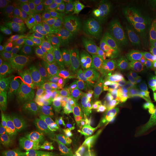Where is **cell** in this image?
Listing matches in <instances>:
<instances>
[{
  "label": "cell",
  "mask_w": 156,
  "mask_h": 156,
  "mask_svg": "<svg viewBox=\"0 0 156 156\" xmlns=\"http://www.w3.org/2000/svg\"><path fill=\"white\" fill-rule=\"evenodd\" d=\"M11 63L39 81L56 83L65 76L62 64L54 63L25 52L12 56Z\"/></svg>",
  "instance_id": "6da1fadb"
},
{
  "label": "cell",
  "mask_w": 156,
  "mask_h": 156,
  "mask_svg": "<svg viewBox=\"0 0 156 156\" xmlns=\"http://www.w3.org/2000/svg\"><path fill=\"white\" fill-rule=\"evenodd\" d=\"M78 149L70 140L41 135L20 153L22 156H74Z\"/></svg>",
  "instance_id": "7a4b0ae2"
},
{
  "label": "cell",
  "mask_w": 156,
  "mask_h": 156,
  "mask_svg": "<svg viewBox=\"0 0 156 156\" xmlns=\"http://www.w3.org/2000/svg\"><path fill=\"white\" fill-rule=\"evenodd\" d=\"M37 18L32 12H23L7 23V32L15 44L25 52L34 44V28Z\"/></svg>",
  "instance_id": "3957f363"
},
{
  "label": "cell",
  "mask_w": 156,
  "mask_h": 156,
  "mask_svg": "<svg viewBox=\"0 0 156 156\" xmlns=\"http://www.w3.org/2000/svg\"><path fill=\"white\" fill-rule=\"evenodd\" d=\"M87 80H92L112 90H124L129 86L123 85L114 78L108 69L106 60L102 59H93L80 72L76 74L72 83L77 84Z\"/></svg>",
  "instance_id": "277c9868"
},
{
  "label": "cell",
  "mask_w": 156,
  "mask_h": 156,
  "mask_svg": "<svg viewBox=\"0 0 156 156\" xmlns=\"http://www.w3.org/2000/svg\"><path fill=\"white\" fill-rule=\"evenodd\" d=\"M133 85L143 83L153 72L156 70V44L152 40L141 45L136 59L128 66Z\"/></svg>",
  "instance_id": "5b68a950"
},
{
  "label": "cell",
  "mask_w": 156,
  "mask_h": 156,
  "mask_svg": "<svg viewBox=\"0 0 156 156\" xmlns=\"http://www.w3.org/2000/svg\"><path fill=\"white\" fill-rule=\"evenodd\" d=\"M118 102L125 108L134 119H148L153 114L147 95L134 85L121 90Z\"/></svg>",
  "instance_id": "8992f818"
},
{
  "label": "cell",
  "mask_w": 156,
  "mask_h": 156,
  "mask_svg": "<svg viewBox=\"0 0 156 156\" xmlns=\"http://www.w3.org/2000/svg\"><path fill=\"white\" fill-rule=\"evenodd\" d=\"M62 57L72 73L77 74L93 57L83 38H73L61 53Z\"/></svg>",
  "instance_id": "52a82bcc"
},
{
  "label": "cell",
  "mask_w": 156,
  "mask_h": 156,
  "mask_svg": "<svg viewBox=\"0 0 156 156\" xmlns=\"http://www.w3.org/2000/svg\"><path fill=\"white\" fill-rule=\"evenodd\" d=\"M83 123L80 117L62 112L49 129L51 136L63 140H71L83 132Z\"/></svg>",
  "instance_id": "ba28073f"
},
{
  "label": "cell",
  "mask_w": 156,
  "mask_h": 156,
  "mask_svg": "<svg viewBox=\"0 0 156 156\" xmlns=\"http://www.w3.org/2000/svg\"><path fill=\"white\" fill-rule=\"evenodd\" d=\"M134 134L140 156H156L155 134L148 119L135 120Z\"/></svg>",
  "instance_id": "9c48e42d"
},
{
  "label": "cell",
  "mask_w": 156,
  "mask_h": 156,
  "mask_svg": "<svg viewBox=\"0 0 156 156\" xmlns=\"http://www.w3.org/2000/svg\"><path fill=\"white\" fill-rule=\"evenodd\" d=\"M108 150L118 156L139 155L134 130L117 132L113 135Z\"/></svg>",
  "instance_id": "30bf717a"
},
{
  "label": "cell",
  "mask_w": 156,
  "mask_h": 156,
  "mask_svg": "<svg viewBox=\"0 0 156 156\" xmlns=\"http://www.w3.org/2000/svg\"><path fill=\"white\" fill-rule=\"evenodd\" d=\"M46 17L73 38H83L85 36L80 32L70 11L69 7H52L46 13Z\"/></svg>",
  "instance_id": "8fae6325"
},
{
  "label": "cell",
  "mask_w": 156,
  "mask_h": 156,
  "mask_svg": "<svg viewBox=\"0 0 156 156\" xmlns=\"http://www.w3.org/2000/svg\"><path fill=\"white\" fill-rule=\"evenodd\" d=\"M103 112L116 123L119 131L134 130L135 119L118 101H107Z\"/></svg>",
  "instance_id": "7c38bea8"
},
{
  "label": "cell",
  "mask_w": 156,
  "mask_h": 156,
  "mask_svg": "<svg viewBox=\"0 0 156 156\" xmlns=\"http://www.w3.org/2000/svg\"><path fill=\"white\" fill-rule=\"evenodd\" d=\"M69 90L70 87L39 86L34 87V88L29 89L24 93V95L20 98L19 103L21 105L30 106L52 95H64V96L67 95Z\"/></svg>",
  "instance_id": "4fadbf2b"
},
{
  "label": "cell",
  "mask_w": 156,
  "mask_h": 156,
  "mask_svg": "<svg viewBox=\"0 0 156 156\" xmlns=\"http://www.w3.org/2000/svg\"><path fill=\"white\" fill-rule=\"evenodd\" d=\"M1 136L3 143L19 153L30 145L38 137L11 126L1 132Z\"/></svg>",
  "instance_id": "5bb4252c"
},
{
  "label": "cell",
  "mask_w": 156,
  "mask_h": 156,
  "mask_svg": "<svg viewBox=\"0 0 156 156\" xmlns=\"http://www.w3.org/2000/svg\"><path fill=\"white\" fill-rule=\"evenodd\" d=\"M67 95L77 98L89 113L95 115H98L103 112L108 101L102 97L89 94L72 87H70V90Z\"/></svg>",
  "instance_id": "9a60e30c"
},
{
  "label": "cell",
  "mask_w": 156,
  "mask_h": 156,
  "mask_svg": "<svg viewBox=\"0 0 156 156\" xmlns=\"http://www.w3.org/2000/svg\"><path fill=\"white\" fill-rule=\"evenodd\" d=\"M86 129L93 142L99 145L108 147L113 135L97 117L87 121Z\"/></svg>",
  "instance_id": "2e32d148"
},
{
  "label": "cell",
  "mask_w": 156,
  "mask_h": 156,
  "mask_svg": "<svg viewBox=\"0 0 156 156\" xmlns=\"http://www.w3.org/2000/svg\"><path fill=\"white\" fill-rule=\"evenodd\" d=\"M0 75L7 83L16 87L28 86L30 83L28 75L24 71L7 64H1Z\"/></svg>",
  "instance_id": "e0dca14e"
},
{
  "label": "cell",
  "mask_w": 156,
  "mask_h": 156,
  "mask_svg": "<svg viewBox=\"0 0 156 156\" xmlns=\"http://www.w3.org/2000/svg\"><path fill=\"white\" fill-rule=\"evenodd\" d=\"M69 9L78 30L85 36V38L90 35H93L90 26V15L81 1H73Z\"/></svg>",
  "instance_id": "ac0fdd59"
},
{
  "label": "cell",
  "mask_w": 156,
  "mask_h": 156,
  "mask_svg": "<svg viewBox=\"0 0 156 156\" xmlns=\"http://www.w3.org/2000/svg\"><path fill=\"white\" fill-rule=\"evenodd\" d=\"M106 62L112 75L118 81L124 85H133V82L129 72L128 67L124 64L117 60L112 54L106 52Z\"/></svg>",
  "instance_id": "d6986e66"
},
{
  "label": "cell",
  "mask_w": 156,
  "mask_h": 156,
  "mask_svg": "<svg viewBox=\"0 0 156 156\" xmlns=\"http://www.w3.org/2000/svg\"><path fill=\"white\" fill-rule=\"evenodd\" d=\"M25 53L44 58L56 64H62L59 53L50 44L43 42H34L31 47Z\"/></svg>",
  "instance_id": "ffe728a7"
},
{
  "label": "cell",
  "mask_w": 156,
  "mask_h": 156,
  "mask_svg": "<svg viewBox=\"0 0 156 156\" xmlns=\"http://www.w3.org/2000/svg\"><path fill=\"white\" fill-rule=\"evenodd\" d=\"M118 28L124 33L129 44L141 46L152 40L155 41L154 36H152L139 25H122Z\"/></svg>",
  "instance_id": "44dd1931"
},
{
  "label": "cell",
  "mask_w": 156,
  "mask_h": 156,
  "mask_svg": "<svg viewBox=\"0 0 156 156\" xmlns=\"http://www.w3.org/2000/svg\"><path fill=\"white\" fill-rule=\"evenodd\" d=\"M106 52L112 53L129 44L127 38L119 28H114L106 35L104 38Z\"/></svg>",
  "instance_id": "7402d4cb"
},
{
  "label": "cell",
  "mask_w": 156,
  "mask_h": 156,
  "mask_svg": "<svg viewBox=\"0 0 156 156\" xmlns=\"http://www.w3.org/2000/svg\"><path fill=\"white\" fill-rule=\"evenodd\" d=\"M83 92L89 93V94L102 97L106 101H112L113 90L112 89L105 87L104 85L97 83L92 80H87L81 83L80 85L77 88Z\"/></svg>",
  "instance_id": "603a6c76"
},
{
  "label": "cell",
  "mask_w": 156,
  "mask_h": 156,
  "mask_svg": "<svg viewBox=\"0 0 156 156\" xmlns=\"http://www.w3.org/2000/svg\"><path fill=\"white\" fill-rule=\"evenodd\" d=\"M55 116V113H52V114L41 113V114H38L33 119L28 131H27V133L34 136H41L43 132L50 125H51V123L53 122Z\"/></svg>",
  "instance_id": "cb8c5ba5"
},
{
  "label": "cell",
  "mask_w": 156,
  "mask_h": 156,
  "mask_svg": "<svg viewBox=\"0 0 156 156\" xmlns=\"http://www.w3.org/2000/svg\"><path fill=\"white\" fill-rule=\"evenodd\" d=\"M23 12V6L16 0H1L0 1V20L2 22H10Z\"/></svg>",
  "instance_id": "d4e9b609"
},
{
  "label": "cell",
  "mask_w": 156,
  "mask_h": 156,
  "mask_svg": "<svg viewBox=\"0 0 156 156\" xmlns=\"http://www.w3.org/2000/svg\"><path fill=\"white\" fill-rule=\"evenodd\" d=\"M64 95H52L41 101L32 105L34 112L41 114V113H46V114H52L61 110L62 102H63Z\"/></svg>",
  "instance_id": "484cf974"
},
{
  "label": "cell",
  "mask_w": 156,
  "mask_h": 156,
  "mask_svg": "<svg viewBox=\"0 0 156 156\" xmlns=\"http://www.w3.org/2000/svg\"><path fill=\"white\" fill-rule=\"evenodd\" d=\"M145 12L143 9L134 5L131 9L119 17L112 24L114 25V28L122 25H138Z\"/></svg>",
  "instance_id": "4316f807"
},
{
  "label": "cell",
  "mask_w": 156,
  "mask_h": 156,
  "mask_svg": "<svg viewBox=\"0 0 156 156\" xmlns=\"http://www.w3.org/2000/svg\"><path fill=\"white\" fill-rule=\"evenodd\" d=\"M84 39L93 59L105 60L106 51L102 37L100 35L93 34L86 36Z\"/></svg>",
  "instance_id": "83f0119b"
},
{
  "label": "cell",
  "mask_w": 156,
  "mask_h": 156,
  "mask_svg": "<svg viewBox=\"0 0 156 156\" xmlns=\"http://www.w3.org/2000/svg\"><path fill=\"white\" fill-rule=\"evenodd\" d=\"M111 21V15L107 7L90 16V26L93 34L106 31L110 25Z\"/></svg>",
  "instance_id": "f1b7e54d"
},
{
  "label": "cell",
  "mask_w": 156,
  "mask_h": 156,
  "mask_svg": "<svg viewBox=\"0 0 156 156\" xmlns=\"http://www.w3.org/2000/svg\"><path fill=\"white\" fill-rule=\"evenodd\" d=\"M52 36V27L51 21L43 17L37 18L34 28L35 42L50 44Z\"/></svg>",
  "instance_id": "f546056e"
},
{
  "label": "cell",
  "mask_w": 156,
  "mask_h": 156,
  "mask_svg": "<svg viewBox=\"0 0 156 156\" xmlns=\"http://www.w3.org/2000/svg\"><path fill=\"white\" fill-rule=\"evenodd\" d=\"M136 87L147 95L152 112L156 115V70L153 72L143 83L136 85Z\"/></svg>",
  "instance_id": "4dcf8cb0"
},
{
  "label": "cell",
  "mask_w": 156,
  "mask_h": 156,
  "mask_svg": "<svg viewBox=\"0 0 156 156\" xmlns=\"http://www.w3.org/2000/svg\"><path fill=\"white\" fill-rule=\"evenodd\" d=\"M140 46H141L140 45L128 44L116 51L109 54L128 67L136 59V56L139 54Z\"/></svg>",
  "instance_id": "1f68e13d"
},
{
  "label": "cell",
  "mask_w": 156,
  "mask_h": 156,
  "mask_svg": "<svg viewBox=\"0 0 156 156\" xmlns=\"http://www.w3.org/2000/svg\"><path fill=\"white\" fill-rule=\"evenodd\" d=\"M61 110L62 112L79 117L87 116L90 114L88 111L77 98L69 95L63 96V102H62Z\"/></svg>",
  "instance_id": "d6a6232c"
},
{
  "label": "cell",
  "mask_w": 156,
  "mask_h": 156,
  "mask_svg": "<svg viewBox=\"0 0 156 156\" xmlns=\"http://www.w3.org/2000/svg\"><path fill=\"white\" fill-rule=\"evenodd\" d=\"M50 21L52 27V36L50 44L57 51L58 53H62L64 47L67 46L72 38L63 29L58 26L51 20Z\"/></svg>",
  "instance_id": "836d02e7"
},
{
  "label": "cell",
  "mask_w": 156,
  "mask_h": 156,
  "mask_svg": "<svg viewBox=\"0 0 156 156\" xmlns=\"http://www.w3.org/2000/svg\"><path fill=\"white\" fill-rule=\"evenodd\" d=\"M134 6L133 0H114L110 2L107 9L111 15L112 23Z\"/></svg>",
  "instance_id": "e575fe53"
},
{
  "label": "cell",
  "mask_w": 156,
  "mask_h": 156,
  "mask_svg": "<svg viewBox=\"0 0 156 156\" xmlns=\"http://www.w3.org/2000/svg\"><path fill=\"white\" fill-rule=\"evenodd\" d=\"M138 25L144 30L156 31V7L146 12Z\"/></svg>",
  "instance_id": "d590c367"
},
{
  "label": "cell",
  "mask_w": 156,
  "mask_h": 156,
  "mask_svg": "<svg viewBox=\"0 0 156 156\" xmlns=\"http://www.w3.org/2000/svg\"><path fill=\"white\" fill-rule=\"evenodd\" d=\"M81 2L85 7L88 15L91 16L98 12L106 8L110 2L106 0H82Z\"/></svg>",
  "instance_id": "8d00e7d4"
},
{
  "label": "cell",
  "mask_w": 156,
  "mask_h": 156,
  "mask_svg": "<svg viewBox=\"0 0 156 156\" xmlns=\"http://www.w3.org/2000/svg\"><path fill=\"white\" fill-rule=\"evenodd\" d=\"M10 114L12 116V120H11V124H10L11 127L15 128L17 129L27 132L29 126H30L31 122H32V121L34 119L23 118V117L13 115L12 113H10Z\"/></svg>",
  "instance_id": "74e56055"
},
{
  "label": "cell",
  "mask_w": 156,
  "mask_h": 156,
  "mask_svg": "<svg viewBox=\"0 0 156 156\" xmlns=\"http://www.w3.org/2000/svg\"><path fill=\"white\" fill-rule=\"evenodd\" d=\"M96 117L103 123V124L105 126V127L108 130L109 132H110L112 135H114V134H116V132L119 131L116 123H115L114 121L106 114V113H104L103 112L99 113L98 114L96 115Z\"/></svg>",
  "instance_id": "f35d334b"
},
{
  "label": "cell",
  "mask_w": 156,
  "mask_h": 156,
  "mask_svg": "<svg viewBox=\"0 0 156 156\" xmlns=\"http://www.w3.org/2000/svg\"><path fill=\"white\" fill-rule=\"evenodd\" d=\"M33 112H34V109H33L32 106H29V105H22L20 106L19 108L15 109L12 112V114L15 116L23 117V118H33Z\"/></svg>",
  "instance_id": "ab89813d"
},
{
  "label": "cell",
  "mask_w": 156,
  "mask_h": 156,
  "mask_svg": "<svg viewBox=\"0 0 156 156\" xmlns=\"http://www.w3.org/2000/svg\"><path fill=\"white\" fill-rule=\"evenodd\" d=\"M134 5L147 12L156 7L155 0H133Z\"/></svg>",
  "instance_id": "60d3db41"
},
{
  "label": "cell",
  "mask_w": 156,
  "mask_h": 156,
  "mask_svg": "<svg viewBox=\"0 0 156 156\" xmlns=\"http://www.w3.org/2000/svg\"><path fill=\"white\" fill-rule=\"evenodd\" d=\"M11 120V114H7L2 112H0V129H1V132L4 131L7 128L10 127Z\"/></svg>",
  "instance_id": "b9f144b4"
},
{
  "label": "cell",
  "mask_w": 156,
  "mask_h": 156,
  "mask_svg": "<svg viewBox=\"0 0 156 156\" xmlns=\"http://www.w3.org/2000/svg\"><path fill=\"white\" fill-rule=\"evenodd\" d=\"M44 2L52 6V7H69L73 3L70 0H48Z\"/></svg>",
  "instance_id": "7bdbcfd3"
},
{
  "label": "cell",
  "mask_w": 156,
  "mask_h": 156,
  "mask_svg": "<svg viewBox=\"0 0 156 156\" xmlns=\"http://www.w3.org/2000/svg\"><path fill=\"white\" fill-rule=\"evenodd\" d=\"M0 156H7V151L5 145H3V142L2 141L1 145H0Z\"/></svg>",
  "instance_id": "ee69618b"
},
{
  "label": "cell",
  "mask_w": 156,
  "mask_h": 156,
  "mask_svg": "<svg viewBox=\"0 0 156 156\" xmlns=\"http://www.w3.org/2000/svg\"><path fill=\"white\" fill-rule=\"evenodd\" d=\"M16 1H17V3L20 4V5L23 6V7H24V6H26L27 5H28V3H27V2L23 1V0H16Z\"/></svg>",
  "instance_id": "f6af8a7d"
},
{
  "label": "cell",
  "mask_w": 156,
  "mask_h": 156,
  "mask_svg": "<svg viewBox=\"0 0 156 156\" xmlns=\"http://www.w3.org/2000/svg\"><path fill=\"white\" fill-rule=\"evenodd\" d=\"M106 156H118V155H116V154L113 153L112 152H111L110 151H108H108H106ZM137 156H140V155H137Z\"/></svg>",
  "instance_id": "bcb514c9"
},
{
  "label": "cell",
  "mask_w": 156,
  "mask_h": 156,
  "mask_svg": "<svg viewBox=\"0 0 156 156\" xmlns=\"http://www.w3.org/2000/svg\"><path fill=\"white\" fill-rule=\"evenodd\" d=\"M153 131H154V134H155V142H156V123H155V124H154Z\"/></svg>",
  "instance_id": "7dc6e473"
},
{
  "label": "cell",
  "mask_w": 156,
  "mask_h": 156,
  "mask_svg": "<svg viewBox=\"0 0 156 156\" xmlns=\"http://www.w3.org/2000/svg\"><path fill=\"white\" fill-rule=\"evenodd\" d=\"M8 156H22V155H18V154H16V153H12V154H10V155H9Z\"/></svg>",
  "instance_id": "c3c4849f"
},
{
  "label": "cell",
  "mask_w": 156,
  "mask_h": 156,
  "mask_svg": "<svg viewBox=\"0 0 156 156\" xmlns=\"http://www.w3.org/2000/svg\"><path fill=\"white\" fill-rule=\"evenodd\" d=\"M93 156H103V155H101L100 153H95L94 155H93Z\"/></svg>",
  "instance_id": "681fc988"
}]
</instances>
